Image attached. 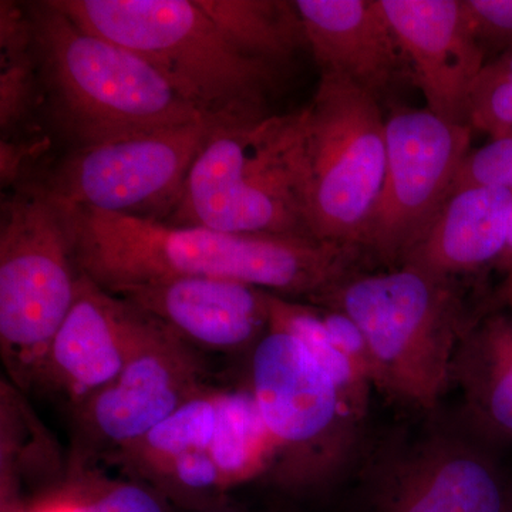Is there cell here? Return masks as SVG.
<instances>
[{"mask_svg":"<svg viewBox=\"0 0 512 512\" xmlns=\"http://www.w3.org/2000/svg\"><path fill=\"white\" fill-rule=\"evenodd\" d=\"M217 127L201 121L69 148L35 181L69 207L167 222Z\"/></svg>","mask_w":512,"mask_h":512,"instance_id":"9c48e42d","label":"cell"},{"mask_svg":"<svg viewBox=\"0 0 512 512\" xmlns=\"http://www.w3.org/2000/svg\"><path fill=\"white\" fill-rule=\"evenodd\" d=\"M423 93L427 110L468 126V97L485 52L468 23L463 0H380Z\"/></svg>","mask_w":512,"mask_h":512,"instance_id":"5bb4252c","label":"cell"},{"mask_svg":"<svg viewBox=\"0 0 512 512\" xmlns=\"http://www.w3.org/2000/svg\"><path fill=\"white\" fill-rule=\"evenodd\" d=\"M298 113L299 180L309 234L360 249L386 170L379 100L349 80L322 73L311 104Z\"/></svg>","mask_w":512,"mask_h":512,"instance_id":"52a82bcc","label":"cell"},{"mask_svg":"<svg viewBox=\"0 0 512 512\" xmlns=\"http://www.w3.org/2000/svg\"><path fill=\"white\" fill-rule=\"evenodd\" d=\"M217 409L218 390L208 389L192 397L138 443L120 451V463L158 483L178 457L210 450Z\"/></svg>","mask_w":512,"mask_h":512,"instance_id":"7402d4cb","label":"cell"},{"mask_svg":"<svg viewBox=\"0 0 512 512\" xmlns=\"http://www.w3.org/2000/svg\"><path fill=\"white\" fill-rule=\"evenodd\" d=\"M69 208L37 181L0 212V350L16 386H40L56 333L76 299Z\"/></svg>","mask_w":512,"mask_h":512,"instance_id":"5b68a950","label":"cell"},{"mask_svg":"<svg viewBox=\"0 0 512 512\" xmlns=\"http://www.w3.org/2000/svg\"><path fill=\"white\" fill-rule=\"evenodd\" d=\"M507 286H512V271L508 274Z\"/></svg>","mask_w":512,"mask_h":512,"instance_id":"836d02e7","label":"cell"},{"mask_svg":"<svg viewBox=\"0 0 512 512\" xmlns=\"http://www.w3.org/2000/svg\"><path fill=\"white\" fill-rule=\"evenodd\" d=\"M80 29L133 50L205 119L245 126L274 116L279 67L238 49L198 0H52Z\"/></svg>","mask_w":512,"mask_h":512,"instance_id":"7a4b0ae2","label":"cell"},{"mask_svg":"<svg viewBox=\"0 0 512 512\" xmlns=\"http://www.w3.org/2000/svg\"><path fill=\"white\" fill-rule=\"evenodd\" d=\"M8 512H87L82 505L73 500L72 497L66 494L55 495V497L47 498L45 501H40L32 508L26 511H12Z\"/></svg>","mask_w":512,"mask_h":512,"instance_id":"f546056e","label":"cell"},{"mask_svg":"<svg viewBox=\"0 0 512 512\" xmlns=\"http://www.w3.org/2000/svg\"><path fill=\"white\" fill-rule=\"evenodd\" d=\"M251 390L272 439L268 474L289 490L329 483L348 463L360 420L298 340L269 329L252 353Z\"/></svg>","mask_w":512,"mask_h":512,"instance_id":"ba28073f","label":"cell"},{"mask_svg":"<svg viewBox=\"0 0 512 512\" xmlns=\"http://www.w3.org/2000/svg\"><path fill=\"white\" fill-rule=\"evenodd\" d=\"M157 484L168 494L184 498L210 497L225 491L220 470L208 450L178 457Z\"/></svg>","mask_w":512,"mask_h":512,"instance_id":"484cf974","label":"cell"},{"mask_svg":"<svg viewBox=\"0 0 512 512\" xmlns=\"http://www.w3.org/2000/svg\"><path fill=\"white\" fill-rule=\"evenodd\" d=\"M309 301L345 312L362 329L375 356L377 389L416 409L439 404L471 328L450 279L403 265L349 276Z\"/></svg>","mask_w":512,"mask_h":512,"instance_id":"277c9868","label":"cell"},{"mask_svg":"<svg viewBox=\"0 0 512 512\" xmlns=\"http://www.w3.org/2000/svg\"><path fill=\"white\" fill-rule=\"evenodd\" d=\"M208 451L225 490L268 473L276 444L251 389L218 392L217 426Z\"/></svg>","mask_w":512,"mask_h":512,"instance_id":"44dd1931","label":"cell"},{"mask_svg":"<svg viewBox=\"0 0 512 512\" xmlns=\"http://www.w3.org/2000/svg\"><path fill=\"white\" fill-rule=\"evenodd\" d=\"M298 144L299 113L215 128L195 158L167 224L228 234L311 237L303 212Z\"/></svg>","mask_w":512,"mask_h":512,"instance_id":"8992f818","label":"cell"},{"mask_svg":"<svg viewBox=\"0 0 512 512\" xmlns=\"http://www.w3.org/2000/svg\"><path fill=\"white\" fill-rule=\"evenodd\" d=\"M269 329L279 330L298 340L332 377L357 419L365 417L370 383L356 372L352 363L336 348L316 306L302 305L271 293Z\"/></svg>","mask_w":512,"mask_h":512,"instance_id":"603a6c76","label":"cell"},{"mask_svg":"<svg viewBox=\"0 0 512 512\" xmlns=\"http://www.w3.org/2000/svg\"><path fill=\"white\" fill-rule=\"evenodd\" d=\"M453 380L478 421L512 440V315L495 313L471 325L454 357Z\"/></svg>","mask_w":512,"mask_h":512,"instance_id":"ac0fdd59","label":"cell"},{"mask_svg":"<svg viewBox=\"0 0 512 512\" xmlns=\"http://www.w3.org/2000/svg\"><path fill=\"white\" fill-rule=\"evenodd\" d=\"M471 133L427 109L397 111L386 120V170L362 251L387 265L403 264L450 198Z\"/></svg>","mask_w":512,"mask_h":512,"instance_id":"30bf717a","label":"cell"},{"mask_svg":"<svg viewBox=\"0 0 512 512\" xmlns=\"http://www.w3.org/2000/svg\"><path fill=\"white\" fill-rule=\"evenodd\" d=\"M468 126L491 140L512 138V77L485 63L468 97Z\"/></svg>","mask_w":512,"mask_h":512,"instance_id":"cb8c5ba5","label":"cell"},{"mask_svg":"<svg viewBox=\"0 0 512 512\" xmlns=\"http://www.w3.org/2000/svg\"><path fill=\"white\" fill-rule=\"evenodd\" d=\"M320 318L332 336L336 348L352 363L370 386H377V366L375 356L370 349L365 333L357 326L355 320L338 309L316 306Z\"/></svg>","mask_w":512,"mask_h":512,"instance_id":"83f0119b","label":"cell"},{"mask_svg":"<svg viewBox=\"0 0 512 512\" xmlns=\"http://www.w3.org/2000/svg\"><path fill=\"white\" fill-rule=\"evenodd\" d=\"M372 512H512L497 468L457 439L433 436L390 458L370 490Z\"/></svg>","mask_w":512,"mask_h":512,"instance_id":"4fadbf2b","label":"cell"},{"mask_svg":"<svg viewBox=\"0 0 512 512\" xmlns=\"http://www.w3.org/2000/svg\"><path fill=\"white\" fill-rule=\"evenodd\" d=\"M505 296H507L508 305H510L512 312V286H507V291H505ZM512 315V313H511Z\"/></svg>","mask_w":512,"mask_h":512,"instance_id":"1f68e13d","label":"cell"},{"mask_svg":"<svg viewBox=\"0 0 512 512\" xmlns=\"http://www.w3.org/2000/svg\"><path fill=\"white\" fill-rule=\"evenodd\" d=\"M495 268L501 269V271L510 274L512 271V207L510 214V221H508L507 241H505V247L503 254L498 259Z\"/></svg>","mask_w":512,"mask_h":512,"instance_id":"4dcf8cb0","label":"cell"},{"mask_svg":"<svg viewBox=\"0 0 512 512\" xmlns=\"http://www.w3.org/2000/svg\"><path fill=\"white\" fill-rule=\"evenodd\" d=\"M29 8L43 116L70 148L210 121L133 50L80 29L52 0Z\"/></svg>","mask_w":512,"mask_h":512,"instance_id":"3957f363","label":"cell"},{"mask_svg":"<svg viewBox=\"0 0 512 512\" xmlns=\"http://www.w3.org/2000/svg\"><path fill=\"white\" fill-rule=\"evenodd\" d=\"M463 5L484 52L487 47L500 55L512 50V0H463Z\"/></svg>","mask_w":512,"mask_h":512,"instance_id":"f1b7e54d","label":"cell"},{"mask_svg":"<svg viewBox=\"0 0 512 512\" xmlns=\"http://www.w3.org/2000/svg\"><path fill=\"white\" fill-rule=\"evenodd\" d=\"M464 187L503 188L512 192V138L491 140L487 146L470 151L458 171L453 192Z\"/></svg>","mask_w":512,"mask_h":512,"instance_id":"4316f807","label":"cell"},{"mask_svg":"<svg viewBox=\"0 0 512 512\" xmlns=\"http://www.w3.org/2000/svg\"><path fill=\"white\" fill-rule=\"evenodd\" d=\"M200 512H228V511L217 510V508H210V510H201Z\"/></svg>","mask_w":512,"mask_h":512,"instance_id":"d6a6232c","label":"cell"},{"mask_svg":"<svg viewBox=\"0 0 512 512\" xmlns=\"http://www.w3.org/2000/svg\"><path fill=\"white\" fill-rule=\"evenodd\" d=\"M208 389L197 350L157 320L123 372L77 410L97 451L119 454Z\"/></svg>","mask_w":512,"mask_h":512,"instance_id":"8fae6325","label":"cell"},{"mask_svg":"<svg viewBox=\"0 0 512 512\" xmlns=\"http://www.w3.org/2000/svg\"><path fill=\"white\" fill-rule=\"evenodd\" d=\"M66 207L77 271L110 292L170 279L221 278L311 299L352 276L362 254L312 237L228 234Z\"/></svg>","mask_w":512,"mask_h":512,"instance_id":"6da1fadb","label":"cell"},{"mask_svg":"<svg viewBox=\"0 0 512 512\" xmlns=\"http://www.w3.org/2000/svg\"><path fill=\"white\" fill-rule=\"evenodd\" d=\"M111 293L163 323L191 348L235 353L255 348L269 330L271 292L232 279L178 278Z\"/></svg>","mask_w":512,"mask_h":512,"instance_id":"9a60e30c","label":"cell"},{"mask_svg":"<svg viewBox=\"0 0 512 512\" xmlns=\"http://www.w3.org/2000/svg\"><path fill=\"white\" fill-rule=\"evenodd\" d=\"M87 512H170L160 491L133 481L82 483L64 491Z\"/></svg>","mask_w":512,"mask_h":512,"instance_id":"d4e9b609","label":"cell"},{"mask_svg":"<svg viewBox=\"0 0 512 512\" xmlns=\"http://www.w3.org/2000/svg\"><path fill=\"white\" fill-rule=\"evenodd\" d=\"M512 192L464 187L450 195L400 266L450 279L497 264L507 241Z\"/></svg>","mask_w":512,"mask_h":512,"instance_id":"e0dca14e","label":"cell"},{"mask_svg":"<svg viewBox=\"0 0 512 512\" xmlns=\"http://www.w3.org/2000/svg\"><path fill=\"white\" fill-rule=\"evenodd\" d=\"M0 143L47 137L35 26L29 5L0 2Z\"/></svg>","mask_w":512,"mask_h":512,"instance_id":"d6986e66","label":"cell"},{"mask_svg":"<svg viewBox=\"0 0 512 512\" xmlns=\"http://www.w3.org/2000/svg\"><path fill=\"white\" fill-rule=\"evenodd\" d=\"M157 320L79 272L76 299L50 348L40 386L74 406L113 382Z\"/></svg>","mask_w":512,"mask_h":512,"instance_id":"7c38bea8","label":"cell"},{"mask_svg":"<svg viewBox=\"0 0 512 512\" xmlns=\"http://www.w3.org/2000/svg\"><path fill=\"white\" fill-rule=\"evenodd\" d=\"M293 3L320 72L349 80L382 99L402 72L406 57L380 0Z\"/></svg>","mask_w":512,"mask_h":512,"instance_id":"2e32d148","label":"cell"},{"mask_svg":"<svg viewBox=\"0 0 512 512\" xmlns=\"http://www.w3.org/2000/svg\"><path fill=\"white\" fill-rule=\"evenodd\" d=\"M215 25L245 55L279 67L308 46L293 2L198 0Z\"/></svg>","mask_w":512,"mask_h":512,"instance_id":"ffe728a7","label":"cell"}]
</instances>
